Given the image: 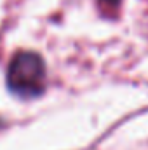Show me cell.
<instances>
[{
    "label": "cell",
    "mask_w": 148,
    "mask_h": 150,
    "mask_svg": "<svg viewBox=\"0 0 148 150\" xmlns=\"http://www.w3.org/2000/svg\"><path fill=\"white\" fill-rule=\"evenodd\" d=\"M45 63L33 51H19L7 67V87L19 98H37L45 91Z\"/></svg>",
    "instance_id": "1"
},
{
    "label": "cell",
    "mask_w": 148,
    "mask_h": 150,
    "mask_svg": "<svg viewBox=\"0 0 148 150\" xmlns=\"http://www.w3.org/2000/svg\"><path fill=\"white\" fill-rule=\"evenodd\" d=\"M101 4H106L108 7H117L118 4H120V0H99Z\"/></svg>",
    "instance_id": "2"
}]
</instances>
